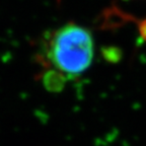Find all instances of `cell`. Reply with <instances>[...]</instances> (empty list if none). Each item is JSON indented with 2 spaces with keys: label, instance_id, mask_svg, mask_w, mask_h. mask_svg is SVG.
<instances>
[{
  "label": "cell",
  "instance_id": "cell-3",
  "mask_svg": "<svg viewBox=\"0 0 146 146\" xmlns=\"http://www.w3.org/2000/svg\"><path fill=\"white\" fill-rule=\"evenodd\" d=\"M139 30H140V34H141V36H143V39L145 40V42H146V21H144L143 23H141Z\"/></svg>",
  "mask_w": 146,
  "mask_h": 146
},
{
  "label": "cell",
  "instance_id": "cell-2",
  "mask_svg": "<svg viewBox=\"0 0 146 146\" xmlns=\"http://www.w3.org/2000/svg\"><path fill=\"white\" fill-rule=\"evenodd\" d=\"M64 79H65V76L63 74L53 69L50 73L48 72L46 74L44 78V83L49 90H58L63 86Z\"/></svg>",
  "mask_w": 146,
  "mask_h": 146
},
{
  "label": "cell",
  "instance_id": "cell-1",
  "mask_svg": "<svg viewBox=\"0 0 146 146\" xmlns=\"http://www.w3.org/2000/svg\"><path fill=\"white\" fill-rule=\"evenodd\" d=\"M94 38L85 27L67 23L53 32L45 45V57L54 70L65 77L84 73L92 63Z\"/></svg>",
  "mask_w": 146,
  "mask_h": 146
}]
</instances>
